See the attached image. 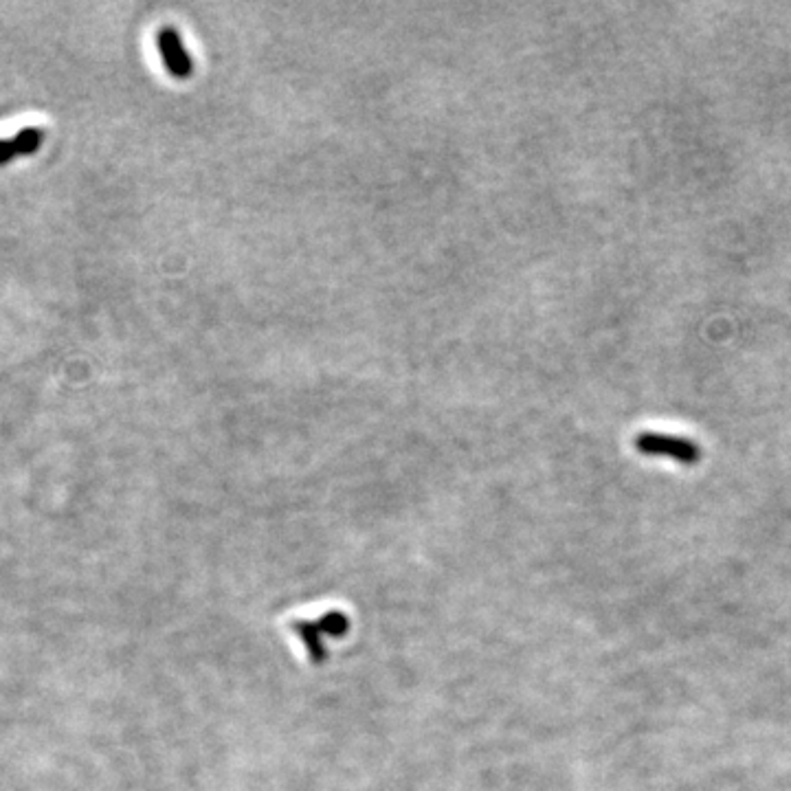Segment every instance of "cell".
<instances>
[{"label": "cell", "mask_w": 791, "mask_h": 791, "mask_svg": "<svg viewBox=\"0 0 791 791\" xmlns=\"http://www.w3.org/2000/svg\"><path fill=\"white\" fill-rule=\"evenodd\" d=\"M633 444L644 455H662V458H671L686 466H693L701 460V447L695 440L671 436V433L642 431L635 436Z\"/></svg>", "instance_id": "1"}, {"label": "cell", "mask_w": 791, "mask_h": 791, "mask_svg": "<svg viewBox=\"0 0 791 791\" xmlns=\"http://www.w3.org/2000/svg\"><path fill=\"white\" fill-rule=\"evenodd\" d=\"M157 47H159V53H161L167 73L176 77V80H187V77L194 73L192 55H189V51L185 47L181 31L174 27H163L157 33Z\"/></svg>", "instance_id": "2"}, {"label": "cell", "mask_w": 791, "mask_h": 791, "mask_svg": "<svg viewBox=\"0 0 791 791\" xmlns=\"http://www.w3.org/2000/svg\"><path fill=\"white\" fill-rule=\"evenodd\" d=\"M42 146V130L38 128H25L20 130L16 137L0 141V165H7L11 159L20 157V154H33Z\"/></svg>", "instance_id": "3"}]
</instances>
